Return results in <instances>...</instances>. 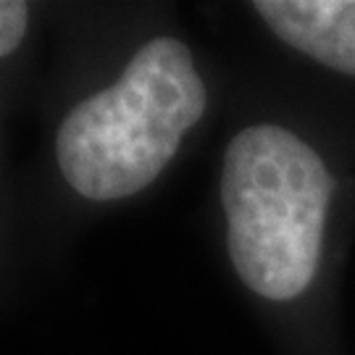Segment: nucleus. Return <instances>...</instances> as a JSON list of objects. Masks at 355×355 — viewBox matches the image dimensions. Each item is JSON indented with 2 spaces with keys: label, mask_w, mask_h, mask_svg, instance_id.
Here are the masks:
<instances>
[{
  "label": "nucleus",
  "mask_w": 355,
  "mask_h": 355,
  "mask_svg": "<svg viewBox=\"0 0 355 355\" xmlns=\"http://www.w3.org/2000/svg\"><path fill=\"white\" fill-rule=\"evenodd\" d=\"M205 105L192 53L174 37H155L111 87L66 116L55 140L58 166L89 200L129 198L168 166Z\"/></svg>",
  "instance_id": "obj_1"
},
{
  "label": "nucleus",
  "mask_w": 355,
  "mask_h": 355,
  "mask_svg": "<svg viewBox=\"0 0 355 355\" xmlns=\"http://www.w3.org/2000/svg\"><path fill=\"white\" fill-rule=\"evenodd\" d=\"M334 179L308 142L277 124L234 135L224 155L221 205L229 258L266 300H292L318 271Z\"/></svg>",
  "instance_id": "obj_2"
},
{
  "label": "nucleus",
  "mask_w": 355,
  "mask_h": 355,
  "mask_svg": "<svg viewBox=\"0 0 355 355\" xmlns=\"http://www.w3.org/2000/svg\"><path fill=\"white\" fill-rule=\"evenodd\" d=\"M29 6L21 0H0V58L19 48L24 40Z\"/></svg>",
  "instance_id": "obj_4"
},
{
  "label": "nucleus",
  "mask_w": 355,
  "mask_h": 355,
  "mask_svg": "<svg viewBox=\"0 0 355 355\" xmlns=\"http://www.w3.org/2000/svg\"><path fill=\"white\" fill-rule=\"evenodd\" d=\"M253 8L295 51L355 76V0H255Z\"/></svg>",
  "instance_id": "obj_3"
}]
</instances>
